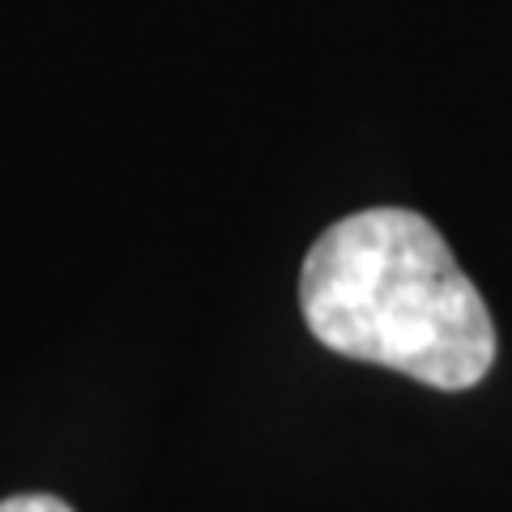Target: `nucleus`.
I'll return each mask as SVG.
<instances>
[{
    "label": "nucleus",
    "instance_id": "2",
    "mask_svg": "<svg viewBox=\"0 0 512 512\" xmlns=\"http://www.w3.org/2000/svg\"><path fill=\"white\" fill-rule=\"evenodd\" d=\"M0 512H73L60 495H43V491H30V495H9L0 500Z\"/></svg>",
    "mask_w": 512,
    "mask_h": 512
},
{
    "label": "nucleus",
    "instance_id": "1",
    "mask_svg": "<svg viewBox=\"0 0 512 512\" xmlns=\"http://www.w3.org/2000/svg\"><path fill=\"white\" fill-rule=\"evenodd\" d=\"M312 338L444 393L474 389L495 363V325L478 286L423 214L376 205L346 214L299 269Z\"/></svg>",
    "mask_w": 512,
    "mask_h": 512
}]
</instances>
